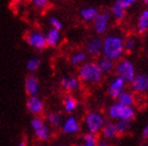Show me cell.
Listing matches in <instances>:
<instances>
[{
	"mask_svg": "<svg viewBox=\"0 0 148 146\" xmlns=\"http://www.w3.org/2000/svg\"><path fill=\"white\" fill-rule=\"evenodd\" d=\"M49 24L51 25V27L53 28H57L59 30H61L63 28V22L56 16H51L49 19Z\"/></svg>",
	"mask_w": 148,
	"mask_h": 146,
	"instance_id": "f546056e",
	"label": "cell"
},
{
	"mask_svg": "<svg viewBox=\"0 0 148 146\" xmlns=\"http://www.w3.org/2000/svg\"><path fill=\"white\" fill-rule=\"evenodd\" d=\"M116 2L119 3L120 5H122L124 9H128L138 2V0H116Z\"/></svg>",
	"mask_w": 148,
	"mask_h": 146,
	"instance_id": "1f68e13d",
	"label": "cell"
},
{
	"mask_svg": "<svg viewBox=\"0 0 148 146\" xmlns=\"http://www.w3.org/2000/svg\"><path fill=\"white\" fill-rule=\"evenodd\" d=\"M45 39L47 47H58L60 45V43H61V40H62L61 30H59L57 28L51 27L45 32Z\"/></svg>",
	"mask_w": 148,
	"mask_h": 146,
	"instance_id": "ac0fdd59",
	"label": "cell"
},
{
	"mask_svg": "<svg viewBox=\"0 0 148 146\" xmlns=\"http://www.w3.org/2000/svg\"><path fill=\"white\" fill-rule=\"evenodd\" d=\"M142 1H143V3L145 4L146 7H148V0H142Z\"/></svg>",
	"mask_w": 148,
	"mask_h": 146,
	"instance_id": "836d02e7",
	"label": "cell"
},
{
	"mask_svg": "<svg viewBox=\"0 0 148 146\" xmlns=\"http://www.w3.org/2000/svg\"><path fill=\"white\" fill-rule=\"evenodd\" d=\"M107 116L110 120H128L132 121L136 118V110L134 107L125 105L120 102H114L110 104L107 110Z\"/></svg>",
	"mask_w": 148,
	"mask_h": 146,
	"instance_id": "3957f363",
	"label": "cell"
},
{
	"mask_svg": "<svg viewBox=\"0 0 148 146\" xmlns=\"http://www.w3.org/2000/svg\"><path fill=\"white\" fill-rule=\"evenodd\" d=\"M136 93L131 90H124L119 96L116 100L118 102L122 104H125V105H129V107H134L136 102H137V97H136Z\"/></svg>",
	"mask_w": 148,
	"mask_h": 146,
	"instance_id": "44dd1931",
	"label": "cell"
},
{
	"mask_svg": "<svg viewBox=\"0 0 148 146\" xmlns=\"http://www.w3.org/2000/svg\"><path fill=\"white\" fill-rule=\"evenodd\" d=\"M137 48V39L132 36H128L124 38V49L125 53H131Z\"/></svg>",
	"mask_w": 148,
	"mask_h": 146,
	"instance_id": "83f0119b",
	"label": "cell"
},
{
	"mask_svg": "<svg viewBox=\"0 0 148 146\" xmlns=\"http://www.w3.org/2000/svg\"><path fill=\"white\" fill-rule=\"evenodd\" d=\"M142 137L144 138V139H147L148 138V121H147V123L145 124V126H144V128H143V130H142Z\"/></svg>",
	"mask_w": 148,
	"mask_h": 146,
	"instance_id": "d6a6232c",
	"label": "cell"
},
{
	"mask_svg": "<svg viewBox=\"0 0 148 146\" xmlns=\"http://www.w3.org/2000/svg\"><path fill=\"white\" fill-rule=\"evenodd\" d=\"M96 63H97L98 67H99V69L101 70V72H102L103 74H108V73L114 71L116 62H114V59H109V57H107V56L103 55V54L98 56Z\"/></svg>",
	"mask_w": 148,
	"mask_h": 146,
	"instance_id": "e0dca14e",
	"label": "cell"
},
{
	"mask_svg": "<svg viewBox=\"0 0 148 146\" xmlns=\"http://www.w3.org/2000/svg\"><path fill=\"white\" fill-rule=\"evenodd\" d=\"M63 115L60 112H49L46 115V122L49 123V125L53 128H58L61 126L63 121Z\"/></svg>",
	"mask_w": 148,
	"mask_h": 146,
	"instance_id": "d4e9b609",
	"label": "cell"
},
{
	"mask_svg": "<svg viewBox=\"0 0 148 146\" xmlns=\"http://www.w3.org/2000/svg\"><path fill=\"white\" fill-rule=\"evenodd\" d=\"M114 72H116V75L122 77L127 84H129L134 78V76L137 75L134 64L129 59H126L124 56L117 61L114 66Z\"/></svg>",
	"mask_w": 148,
	"mask_h": 146,
	"instance_id": "5b68a950",
	"label": "cell"
},
{
	"mask_svg": "<svg viewBox=\"0 0 148 146\" xmlns=\"http://www.w3.org/2000/svg\"><path fill=\"white\" fill-rule=\"evenodd\" d=\"M105 116L101 112L98 111H90L85 115L83 124L85 127L86 132H92L96 135H99L101 132L103 125L105 123Z\"/></svg>",
	"mask_w": 148,
	"mask_h": 146,
	"instance_id": "277c9868",
	"label": "cell"
},
{
	"mask_svg": "<svg viewBox=\"0 0 148 146\" xmlns=\"http://www.w3.org/2000/svg\"><path fill=\"white\" fill-rule=\"evenodd\" d=\"M31 127L38 141L45 142L51 137V127L40 116H35L31 121Z\"/></svg>",
	"mask_w": 148,
	"mask_h": 146,
	"instance_id": "8992f818",
	"label": "cell"
},
{
	"mask_svg": "<svg viewBox=\"0 0 148 146\" xmlns=\"http://www.w3.org/2000/svg\"><path fill=\"white\" fill-rule=\"evenodd\" d=\"M61 132L64 135L67 136H73L79 134L81 130V124H80L79 120L77 119V117L71 114H69V116H66L65 118L63 119L62 124L60 126Z\"/></svg>",
	"mask_w": 148,
	"mask_h": 146,
	"instance_id": "9c48e42d",
	"label": "cell"
},
{
	"mask_svg": "<svg viewBox=\"0 0 148 146\" xmlns=\"http://www.w3.org/2000/svg\"><path fill=\"white\" fill-rule=\"evenodd\" d=\"M25 42L29 47L36 50H44L47 47L45 39V34L39 29H32L25 34Z\"/></svg>",
	"mask_w": 148,
	"mask_h": 146,
	"instance_id": "52a82bcc",
	"label": "cell"
},
{
	"mask_svg": "<svg viewBox=\"0 0 148 146\" xmlns=\"http://www.w3.org/2000/svg\"><path fill=\"white\" fill-rule=\"evenodd\" d=\"M137 31L142 36L148 32V7L140 13L137 20Z\"/></svg>",
	"mask_w": 148,
	"mask_h": 146,
	"instance_id": "ffe728a7",
	"label": "cell"
},
{
	"mask_svg": "<svg viewBox=\"0 0 148 146\" xmlns=\"http://www.w3.org/2000/svg\"><path fill=\"white\" fill-rule=\"evenodd\" d=\"M87 53L85 50H76L69 56V63L75 67H79L80 65L85 63L87 61Z\"/></svg>",
	"mask_w": 148,
	"mask_h": 146,
	"instance_id": "cb8c5ba5",
	"label": "cell"
},
{
	"mask_svg": "<svg viewBox=\"0 0 148 146\" xmlns=\"http://www.w3.org/2000/svg\"><path fill=\"white\" fill-rule=\"evenodd\" d=\"M100 134L102 135V138H104L106 140H114L119 136V132H118L116 122H114V121H105V123L103 125Z\"/></svg>",
	"mask_w": 148,
	"mask_h": 146,
	"instance_id": "2e32d148",
	"label": "cell"
},
{
	"mask_svg": "<svg viewBox=\"0 0 148 146\" xmlns=\"http://www.w3.org/2000/svg\"><path fill=\"white\" fill-rule=\"evenodd\" d=\"M102 49L103 39H101L100 36H91L90 39L87 40L84 46V50L87 53V55L96 57V59L102 54Z\"/></svg>",
	"mask_w": 148,
	"mask_h": 146,
	"instance_id": "8fae6325",
	"label": "cell"
},
{
	"mask_svg": "<svg viewBox=\"0 0 148 146\" xmlns=\"http://www.w3.org/2000/svg\"><path fill=\"white\" fill-rule=\"evenodd\" d=\"M26 109H27V112L33 116H40L45 109L44 101L38 95L29 96L26 99Z\"/></svg>",
	"mask_w": 148,
	"mask_h": 146,
	"instance_id": "4fadbf2b",
	"label": "cell"
},
{
	"mask_svg": "<svg viewBox=\"0 0 148 146\" xmlns=\"http://www.w3.org/2000/svg\"><path fill=\"white\" fill-rule=\"evenodd\" d=\"M60 84H61V87L64 91L73 93L79 91L80 87H81V82H80L78 75H65L61 78Z\"/></svg>",
	"mask_w": 148,
	"mask_h": 146,
	"instance_id": "5bb4252c",
	"label": "cell"
},
{
	"mask_svg": "<svg viewBox=\"0 0 148 146\" xmlns=\"http://www.w3.org/2000/svg\"><path fill=\"white\" fill-rule=\"evenodd\" d=\"M109 13L111 15V18H114L117 21H122L127 16V9H124L122 5H120L119 3L117 2H114L111 5L110 9H109Z\"/></svg>",
	"mask_w": 148,
	"mask_h": 146,
	"instance_id": "603a6c76",
	"label": "cell"
},
{
	"mask_svg": "<svg viewBox=\"0 0 148 146\" xmlns=\"http://www.w3.org/2000/svg\"><path fill=\"white\" fill-rule=\"evenodd\" d=\"M126 86H127V82L119 75H116L110 80L108 87H107V94L110 98L116 100L118 96L126 89Z\"/></svg>",
	"mask_w": 148,
	"mask_h": 146,
	"instance_id": "7c38bea8",
	"label": "cell"
},
{
	"mask_svg": "<svg viewBox=\"0 0 148 146\" xmlns=\"http://www.w3.org/2000/svg\"><path fill=\"white\" fill-rule=\"evenodd\" d=\"M129 84L130 90L134 91L136 94L142 95L148 93V73H137Z\"/></svg>",
	"mask_w": 148,
	"mask_h": 146,
	"instance_id": "30bf717a",
	"label": "cell"
},
{
	"mask_svg": "<svg viewBox=\"0 0 148 146\" xmlns=\"http://www.w3.org/2000/svg\"><path fill=\"white\" fill-rule=\"evenodd\" d=\"M24 91L27 94V96L38 95L40 91L39 79L34 73H31L24 79Z\"/></svg>",
	"mask_w": 148,
	"mask_h": 146,
	"instance_id": "9a60e30c",
	"label": "cell"
},
{
	"mask_svg": "<svg viewBox=\"0 0 148 146\" xmlns=\"http://www.w3.org/2000/svg\"><path fill=\"white\" fill-rule=\"evenodd\" d=\"M102 54L114 59V62L122 59L125 54L124 38L118 32H111L106 34L105 38L103 39Z\"/></svg>",
	"mask_w": 148,
	"mask_h": 146,
	"instance_id": "6da1fadb",
	"label": "cell"
},
{
	"mask_svg": "<svg viewBox=\"0 0 148 146\" xmlns=\"http://www.w3.org/2000/svg\"><path fill=\"white\" fill-rule=\"evenodd\" d=\"M40 66H41V59L37 56L29 57L26 62V69L31 73H35L36 71L39 70Z\"/></svg>",
	"mask_w": 148,
	"mask_h": 146,
	"instance_id": "f1b7e54d",
	"label": "cell"
},
{
	"mask_svg": "<svg viewBox=\"0 0 148 146\" xmlns=\"http://www.w3.org/2000/svg\"><path fill=\"white\" fill-rule=\"evenodd\" d=\"M63 110L66 114H73L77 111L78 107H79V101L78 99L73 95H66L63 99L62 102Z\"/></svg>",
	"mask_w": 148,
	"mask_h": 146,
	"instance_id": "7402d4cb",
	"label": "cell"
},
{
	"mask_svg": "<svg viewBox=\"0 0 148 146\" xmlns=\"http://www.w3.org/2000/svg\"><path fill=\"white\" fill-rule=\"evenodd\" d=\"M34 7L38 9H46L49 4V0H29Z\"/></svg>",
	"mask_w": 148,
	"mask_h": 146,
	"instance_id": "4dcf8cb0",
	"label": "cell"
},
{
	"mask_svg": "<svg viewBox=\"0 0 148 146\" xmlns=\"http://www.w3.org/2000/svg\"><path fill=\"white\" fill-rule=\"evenodd\" d=\"M83 146H97L99 139H98V135L92 134V132H86L81 138Z\"/></svg>",
	"mask_w": 148,
	"mask_h": 146,
	"instance_id": "484cf974",
	"label": "cell"
},
{
	"mask_svg": "<svg viewBox=\"0 0 148 146\" xmlns=\"http://www.w3.org/2000/svg\"><path fill=\"white\" fill-rule=\"evenodd\" d=\"M103 74L96 62H87L80 65L78 68V77L80 82L89 86H96L102 82Z\"/></svg>",
	"mask_w": 148,
	"mask_h": 146,
	"instance_id": "7a4b0ae2",
	"label": "cell"
},
{
	"mask_svg": "<svg viewBox=\"0 0 148 146\" xmlns=\"http://www.w3.org/2000/svg\"><path fill=\"white\" fill-rule=\"evenodd\" d=\"M99 9L95 6H85L80 9V19L85 23H91L99 14Z\"/></svg>",
	"mask_w": 148,
	"mask_h": 146,
	"instance_id": "d6986e66",
	"label": "cell"
},
{
	"mask_svg": "<svg viewBox=\"0 0 148 146\" xmlns=\"http://www.w3.org/2000/svg\"><path fill=\"white\" fill-rule=\"evenodd\" d=\"M110 20H111V15L109 11H99L97 17L95 18V20L91 22L95 32L97 34H100V36L101 34H105L107 32V30H108L109 25H110Z\"/></svg>",
	"mask_w": 148,
	"mask_h": 146,
	"instance_id": "ba28073f",
	"label": "cell"
},
{
	"mask_svg": "<svg viewBox=\"0 0 148 146\" xmlns=\"http://www.w3.org/2000/svg\"><path fill=\"white\" fill-rule=\"evenodd\" d=\"M117 124V128L119 132V136H124L127 135L131 129V121L128 120H117L116 121Z\"/></svg>",
	"mask_w": 148,
	"mask_h": 146,
	"instance_id": "4316f807",
	"label": "cell"
}]
</instances>
